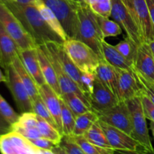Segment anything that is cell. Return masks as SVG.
<instances>
[{"label":"cell","mask_w":154,"mask_h":154,"mask_svg":"<svg viewBox=\"0 0 154 154\" xmlns=\"http://www.w3.org/2000/svg\"><path fill=\"white\" fill-rule=\"evenodd\" d=\"M0 23L15 41L20 50L35 48L38 45L24 29L17 17L4 2L0 0Z\"/></svg>","instance_id":"8992f818"},{"label":"cell","mask_w":154,"mask_h":154,"mask_svg":"<svg viewBox=\"0 0 154 154\" xmlns=\"http://www.w3.org/2000/svg\"><path fill=\"white\" fill-rule=\"evenodd\" d=\"M15 1L20 3V4L27 5V4H32L33 0H15Z\"/></svg>","instance_id":"bcb514c9"},{"label":"cell","mask_w":154,"mask_h":154,"mask_svg":"<svg viewBox=\"0 0 154 154\" xmlns=\"http://www.w3.org/2000/svg\"><path fill=\"white\" fill-rule=\"evenodd\" d=\"M84 136L87 141L95 145L106 148H111L106 135L99 124V120L93 125V126L84 134Z\"/></svg>","instance_id":"83f0119b"},{"label":"cell","mask_w":154,"mask_h":154,"mask_svg":"<svg viewBox=\"0 0 154 154\" xmlns=\"http://www.w3.org/2000/svg\"><path fill=\"white\" fill-rule=\"evenodd\" d=\"M12 131V126L0 114V138Z\"/></svg>","instance_id":"b9f144b4"},{"label":"cell","mask_w":154,"mask_h":154,"mask_svg":"<svg viewBox=\"0 0 154 154\" xmlns=\"http://www.w3.org/2000/svg\"><path fill=\"white\" fill-rule=\"evenodd\" d=\"M114 154H154L153 152L150 151H134V150H115Z\"/></svg>","instance_id":"ee69618b"},{"label":"cell","mask_w":154,"mask_h":154,"mask_svg":"<svg viewBox=\"0 0 154 154\" xmlns=\"http://www.w3.org/2000/svg\"><path fill=\"white\" fill-rule=\"evenodd\" d=\"M39 154H54L51 150H40L39 149Z\"/></svg>","instance_id":"681fc988"},{"label":"cell","mask_w":154,"mask_h":154,"mask_svg":"<svg viewBox=\"0 0 154 154\" xmlns=\"http://www.w3.org/2000/svg\"><path fill=\"white\" fill-rule=\"evenodd\" d=\"M111 17L120 26L126 37L138 45L144 42L138 27L122 0H111Z\"/></svg>","instance_id":"30bf717a"},{"label":"cell","mask_w":154,"mask_h":154,"mask_svg":"<svg viewBox=\"0 0 154 154\" xmlns=\"http://www.w3.org/2000/svg\"><path fill=\"white\" fill-rule=\"evenodd\" d=\"M74 1H75V0H74Z\"/></svg>","instance_id":"db71d44e"},{"label":"cell","mask_w":154,"mask_h":154,"mask_svg":"<svg viewBox=\"0 0 154 154\" xmlns=\"http://www.w3.org/2000/svg\"><path fill=\"white\" fill-rule=\"evenodd\" d=\"M138 45L132 42L131 39L126 37L124 40L115 45L116 48L121 53L123 57H126L129 61L135 64L138 51Z\"/></svg>","instance_id":"e575fe53"},{"label":"cell","mask_w":154,"mask_h":154,"mask_svg":"<svg viewBox=\"0 0 154 154\" xmlns=\"http://www.w3.org/2000/svg\"><path fill=\"white\" fill-rule=\"evenodd\" d=\"M37 51L41 69H42V74H43L45 81L54 90V91L61 97V89H60V85H59L57 74H56L55 69L53 66L52 63L50 60L46 47H45V45H38L37 47Z\"/></svg>","instance_id":"44dd1931"},{"label":"cell","mask_w":154,"mask_h":154,"mask_svg":"<svg viewBox=\"0 0 154 154\" xmlns=\"http://www.w3.org/2000/svg\"><path fill=\"white\" fill-rule=\"evenodd\" d=\"M150 130H151L152 134H153V138H154V122L150 121Z\"/></svg>","instance_id":"f907efd6"},{"label":"cell","mask_w":154,"mask_h":154,"mask_svg":"<svg viewBox=\"0 0 154 154\" xmlns=\"http://www.w3.org/2000/svg\"><path fill=\"white\" fill-rule=\"evenodd\" d=\"M37 120L39 132H40L42 138L51 140L53 142L59 145L63 137V135L60 133V131L57 128L54 127V126H52L51 123H48L45 119L42 118L38 115Z\"/></svg>","instance_id":"f1b7e54d"},{"label":"cell","mask_w":154,"mask_h":154,"mask_svg":"<svg viewBox=\"0 0 154 154\" xmlns=\"http://www.w3.org/2000/svg\"><path fill=\"white\" fill-rule=\"evenodd\" d=\"M75 118L76 117L72 110L62 99V125L63 136L72 135L75 125Z\"/></svg>","instance_id":"1f68e13d"},{"label":"cell","mask_w":154,"mask_h":154,"mask_svg":"<svg viewBox=\"0 0 154 154\" xmlns=\"http://www.w3.org/2000/svg\"><path fill=\"white\" fill-rule=\"evenodd\" d=\"M0 114L11 125H14L18 121L20 116L10 105L8 103L7 101L0 94Z\"/></svg>","instance_id":"d590c367"},{"label":"cell","mask_w":154,"mask_h":154,"mask_svg":"<svg viewBox=\"0 0 154 154\" xmlns=\"http://www.w3.org/2000/svg\"><path fill=\"white\" fill-rule=\"evenodd\" d=\"M60 146H61L69 154H86L82 148L74 141L70 136L64 135L62 138L61 142L60 143Z\"/></svg>","instance_id":"8d00e7d4"},{"label":"cell","mask_w":154,"mask_h":154,"mask_svg":"<svg viewBox=\"0 0 154 154\" xmlns=\"http://www.w3.org/2000/svg\"><path fill=\"white\" fill-rule=\"evenodd\" d=\"M138 27L144 42L154 40V29L146 0H122Z\"/></svg>","instance_id":"52a82bcc"},{"label":"cell","mask_w":154,"mask_h":154,"mask_svg":"<svg viewBox=\"0 0 154 154\" xmlns=\"http://www.w3.org/2000/svg\"><path fill=\"white\" fill-rule=\"evenodd\" d=\"M5 71L6 85L10 90L15 104L21 113L32 112V102L25 86L13 65L8 66Z\"/></svg>","instance_id":"ba28073f"},{"label":"cell","mask_w":154,"mask_h":154,"mask_svg":"<svg viewBox=\"0 0 154 154\" xmlns=\"http://www.w3.org/2000/svg\"><path fill=\"white\" fill-rule=\"evenodd\" d=\"M2 2L4 3H7V2H11V1H15V0H1Z\"/></svg>","instance_id":"816d5d0a"},{"label":"cell","mask_w":154,"mask_h":154,"mask_svg":"<svg viewBox=\"0 0 154 154\" xmlns=\"http://www.w3.org/2000/svg\"><path fill=\"white\" fill-rule=\"evenodd\" d=\"M32 5L38 10L44 20L63 41L68 38L62 24L53 11L42 0H33Z\"/></svg>","instance_id":"cb8c5ba5"},{"label":"cell","mask_w":154,"mask_h":154,"mask_svg":"<svg viewBox=\"0 0 154 154\" xmlns=\"http://www.w3.org/2000/svg\"><path fill=\"white\" fill-rule=\"evenodd\" d=\"M35 147H36L37 148L40 149V150H51L54 148L55 146L58 145V144H55L54 142H53L51 140H48L47 138H35V139H31L29 140Z\"/></svg>","instance_id":"60d3db41"},{"label":"cell","mask_w":154,"mask_h":154,"mask_svg":"<svg viewBox=\"0 0 154 154\" xmlns=\"http://www.w3.org/2000/svg\"><path fill=\"white\" fill-rule=\"evenodd\" d=\"M45 45L55 54L65 72L76 83L77 85L79 87L81 91L83 92L82 83H81V73H82V72H81L78 69V68L74 64L72 60L69 57L66 50H65L63 44L50 42V43H46Z\"/></svg>","instance_id":"9a60e30c"},{"label":"cell","mask_w":154,"mask_h":154,"mask_svg":"<svg viewBox=\"0 0 154 154\" xmlns=\"http://www.w3.org/2000/svg\"><path fill=\"white\" fill-rule=\"evenodd\" d=\"M63 46L69 57L81 72L96 74L100 57L90 47L81 41L67 38Z\"/></svg>","instance_id":"3957f363"},{"label":"cell","mask_w":154,"mask_h":154,"mask_svg":"<svg viewBox=\"0 0 154 154\" xmlns=\"http://www.w3.org/2000/svg\"><path fill=\"white\" fill-rule=\"evenodd\" d=\"M19 52L18 45L0 23V66L6 69L19 56Z\"/></svg>","instance_id":"ac0fdd59"},{"label":"cell","mask_w":154,"mask_h":154,"mask_svg":"<svg viewBox=\"0 0 154 154\" xmlns=\"http://www.w3.org/2000/svg\"><path fill=\"white\" fill-rule=\"evenodd\" d=\"M2 82H6V76L3 75V73L2 72L1 69H0V83Z\"/></svg>","instance_id":"7dc6e473"},{"label":"cell","mask_w":154,"mask_h":154,"mask_svg":"<svg viewBox=\"0 0 154 154\" xmlns=\"http://www.w3.org/2000/svg\"><path fill=\"white\" fill-rule=\"evenodd\" d=\"M148 45H149V46H150V50H151V51H152V54H153V55L154 57V40L149 42Z\"/></svg>","instance_id":"c3c4849f"},{"label":"cell","mask_w":154,"mask_h":154,"mask_svg":"<svg viewBox=\"0 0 154 154\" xmlns=\"http://www.w3.org/2000/svg\"><path fill=\"white\" fill-rule=\"evenodd\" d=\"M61 99L72 110L75 117L84 114L89 111H92L91 107L86 103L81 97L74 93H66L61 96Z\"/></svg>","instance_id":"4316f807"},{"label":"cell","mask_w":154,"mask_h":154,"mask_svg":"<svg viewBox=\"0 0 154 154\" xmlns=\"http://www.w3.org/2000/svg\"><path fill=\"white\" fill-rule=\"evenodd\" d=\"M141 99L146 118L154 122V104L143 92L141 95Z\"/></svg>","instance_id":"ab89813d"},{"label":"cell","mask_w":154,"mask_h":154,"mask_svg":"<svg viewBox=\"0 0 154 154\" xmlns=\"http://www.w3.org/2000/svg\"><path fill=\"white\" fill-rule=\"evenodd\" d=\"M92 11L98 16L109 18L111 14V0H84Z\"/></svg>","instance_id":"d6a6232c"},{"label":"cell","mask_w":154,"mask_h":154,"mask_svg":"<svg viewBox=\"0 0 154 154\" xmlns=\"http://www.w3.org/2000/svg\"><path fill=\"white\" fill-rule=\"evenodd\" d=\"M134 67L146 79L154 82V57L147 42H143L138 46Z\"/></svg>","instance_id":"e0dca14e"},{"label":"cell","mask_w":154,"mask_h":154,"mask_svg":"<svg viewBox=\"0 0 154 154\" xmlns=\"http://www.w3.org/2000/svg\"><path fill=\"white\" fill-rule=\"evenodd\" d=\"M95 79H96V75L95 74L88 73V72H82L81 73V83H82L83 93L86 95L88 99L89 96L93 92Z\"/></svg>","instance_id":"74e56055"},{"label":"cell","mask_w":154,"mask_h":154,"mask_svg":"<svg viewBox=\"0 0 154 154\" xmlns=\"http://www.w3.org/2000/svg\"><path fill=\"white\" fill-rule=\"evenodd\" d=\"M60 20L68 38L77 39L78 17V2L74 0H42Z\"/></svg>","instance_id":"277c9868"},{"label":"cell","mask_w":154,"mask_h":154,"mask_svg":"<svg viewBox=\"0 0 154 154\" xmlns=\"http://www.w3.org/2000/svg\"><path fill=\"white\" fill-rule=\"evenodd\" d=\"M101 127L103 129L111 148L115 150H134L144 152L146 150L136 140L126 132L111 126L99 120Z\"/></svg>","instance_id":"8fae6325"},{"label":"cell","mask_w":154,"mask_h":154,"mask_svg":"<svg viewBox=\"0 0 154 154\" xmlns=\"http://www.w3.org/2000/svg\"><path fill=\"white\" fill-rule=\"evenodd\" d=\"M125 102L129 108L132 120V133L131 136L136 140L146 150L153 152L154 148L149 135L146 120L147 118L143 110L141 96L132 98Z\"/></svg>","instance_id":"5b68a950"},{"label":"cell","mask_w":154,"mask_h":154,"mask_svg":"<svg viewBox=\"0 0 154 154\" xmlns=\"http://www.w3.org/2000/svg\"><path fill=\"white\" fill-rule=\"evenodd\" d=\"M32 112L35 113L36 115L41 117L42 118L45 119L48 123H50L52 126H54V127L57 129V124H56L54 117H52L51 112H50L48 107H47L46 104L44 102L43 99L41 97L40 95L37 96L35 99H32Z\"/></svg>","instance_id":"836d02e7"},{"label":"cell","mask_w":154,"mask_h":154,"mask_svg":"<svg viewBox=\"0 0 154 154\" xmlns=\"http://www.w3.org/2000/svg\"><path fill=\"white\" fill-rule=\"evenodd\" d=\"M12 131L28 140L42 138L38 126L37 115L33 112L22 113L18 121L12 125Z\"/></svg>","instance_id":"ffe728a7"},{"label":"cell","mask_w":154,"mask_h":154,"mask_svg":"<svg viewBox=\"0 0 154 154\" xmlns=\"http://www.w3.org/2000/svg\"><path fill=\"white\" fill-rule=\"evenodd\" d=\"M102 59L108 62L115 69L124 70H134V64L127 60L116 48L115 45L108 43L105 40L102 42Z\"/></svg>","instance_id":"7402d4cb"},{"label":"cell","mask_w":154,"mask_h":154,"mask_svg":"<svg viewBox=\"0 0 154 154\" xmlns=\"http://www.w3.org/2000/svg\"><path fill=\"white\" fill-rule=\"evenodd\" d=\"M78 17L77 39L92 48L102 59V42L105 40L97 21V15L92 11L87 4L78 2Z\"/></svg>","instance_id":"7a4b0ae2"},{"label":"cell","mask_w":154,"mask_h":154,"mask_svg":"<svg viewBox=\"0 0 154 154\" xmlns=\"http://www.w3.org/2000/svg\"><path fill=\"white\" fill-rule=\"evenodd\" d=\"M146 1H147V6H148L150 20H151L152 25H153L154 29V0H146Z\"/></svg>","instance_id":"7bdbcfd3"},{"label":"cell","mask_w":154,"mask_h":154,"mask_svg":"<svg viewBox=\"0 0 154 154\" xmlns=\"http://www.w3.org/2000/svg\"><path fill=\"white\" fill-rule=\"evenodd\" d=\"M97 114L99 120L132 135L131 115L126 102H119L112 108Z\"/></svg>","instance_id":"9c48e42d"},{"label":"cell","mask_w":154,"mask_h":154,"mask_svg":"<svg viewBox=\"0 0 154 154\" xmlns=\"http://www.w3.org/2000/svg\"><path fill=\"white\" fill-rule=\"evenodd\" d=\"M1 154H39V149L14 131L0 138Z\"/></svg>","instance_id":"4fadbf2b"},{"label":"cell","mask_w":154,"mask_h":154,"mask_svg":"<svg viewBox=\"0 0 154 154\" xmlns=\"http://www.w3.org/2000/svg\"><path fill=\"white\" fill-rule=\"evenodd\" d=\"M98 120L99 116L93 111L77 116L72 135H84Z\"/></svg>","instance_id":"484cf974"},{"label":"cell","mask_w":154,"mask_h":154,"mask_svg":"<svg viewBox=\"0 0 154 154\" xmlns=\"http://www.w3.org/2000/svg\"><path fill=\"white\" fill-rule=\"evenodd\" d=\"M89 102L92 111L99 114L114 107L120 101L117 96L96 77L93 92L89 96Z\"/></svg>","instance_id":"5bb4252c"},{"label":"cell","mask_w":154,"mask_h":154,"mask_svg":"<svg viewBox=\"0 0 154 154\" xmlns=\"http://www.w3.org/2000/svg\"><path fill=\"white\" fill-rule=\"evenodd\" d=\"M135 72L136 73L137 78H138V81H139L140 84H141V87H142L143 93L154 104V82L146 79L141 74H139L137 71H135Z\"/></svg>","instance_id":"f35d334b"},{"label":"cell","mask_w":154,"mask_h":154,"mask_svg":"<svg viewBox=\"0 0 154 154\" xmlns=\"http://www.w3.org/2000/svg\"><path fill=\"white\" fill-rule=\"evenodd\" d=\"M51 151H52L54 154H69L63 148V147H61V146H60V144L55 146V147L51 150Z\"/></svg>","instance_id":"f6af8a7d"},{"label":"cell","mask_w":154,"mask_h":154,"mask_svg":"<svg viewBox=\"0 0 154 154\" xmlns=\"http://www.w3.org/2000/svg\"><path fill=\"white\" fill-rule=\"evenodd\" d=\"M75 1L77 2H83L84 0H75Z\"/></svg>","instance_id":"f5cc1de1"},{"label":"cell","mask_w":154,"mask_h":154,"mask_svg":"<svg viewBox=\"0 0 154 154\" xmlns=\"http://www.w3.org/2000/svg\"><path fill=\"white\" fill-rule=\"evenodd\" d=\"M117 69V98L120 102L141 96L142 87L134 70Z\"/></svg>","instance_id":"7c38bea8"},{"label":"cell","mask_w":154,"mask_h":154,"mask_svg":"<svg viewBox=\"0 0 154 154\" xmlns=\"http://www.w3.org/2000/svg\"><path fill=\"white\" fill-rule=\"evenodd\" d=\"M12 65H13L14 68L15 70L17 71V72L19 75L20 78L23 84L25 86L27 92L29 94L32 100L35 99L37 96H39L38 86L36 84L35 81L32 78L30 74L27 72L26 68L24 67L23 64L21 62L19 56L14 59V60L12 63Z\"/></svg>","instance_id":"d4e9b609"},{"label":"cell","mask_w":154,"mask_h":154,"mask_svg":"<svg viewBox=\"0 0 154 154\" xmlns=\"http://www.w3.org/2000/svg\"><path fill=\"white\" fill-rule=\"evenodd\" d=\"M74 141L82 148L86 154H114L115 150L113 148L99 147L87 141L84 135H69Z\"/></svg>","instance_id":"f546056e"},{"label":"cell","mask_w":154,"mask_h":154,"mask_svg":"<svg viewBox=\"0 0 154 154\" xmlns=\"http://www.w3.org/2000/svg\"><path fill=\"white\" fill-rule=\"evenodd\" d=\"M19 57L24 67L38 87L47 84L41 69L37 48L20 50Z\"/></svg>","instance_id":"d6986e66"},{"label":"cell","mask_w":154,"mask_h":154,"mask_svg":"<svg viewBox=\"0 0 154 154\" xmlns=\"http://www.w3.org/2000/svg\"><path fill=\"white\" fill-rule=\"evenodd\" d=\"M95 75L96 78L117 97V69L104 59H100Z\"/></svg>","instance_id":"603a6c76"},{"label":"cell","mask_w":154,"mask_h":154,"mask_svg":"<svg viewBox=\"0 0 154 154\" xmlns=\"http://www.w3.org/2000/svg\"><path fill=\"white\" fill-rule=\"evenodd\" d=\"M97 21L104 38L108 37H116L122 33L123 29L114 20H112L108 17H104L97 15Z\"/></svg>","instance_id":"4dcf8cb0"},{"label":"cell","mask_w":154,"mask_h":154,"mask_svg":"<svg viewBox=\"0 0 154 154\" xmlns=\"http://www.w3.org/2000/svg\"><path fill=\"white\" fill-rule=\"evenodd\" d=\"M38 93L46 104L51 115L54 117L57 124V129L60 133L63 134L62 125V99L54 91L48 84H45L38 87Z\"/></svg>","instance_id":"2e32d148"},{"label":"cell","mask_w":154,"mask_h":154,"mask_svg":"<svg viewBox=\"0 0 154 154\" xmlns=\"http://www.w3.org/2000/svg\"><path fill=\"white\" fill-rule=\"evenodd\" d=\"M5 4L19 19L38 46L50 42L63 44L64 41L47 24L32 4H20L16 1Z\"/></svg>","instance_id":"6da1fadb"}]
</instances>
